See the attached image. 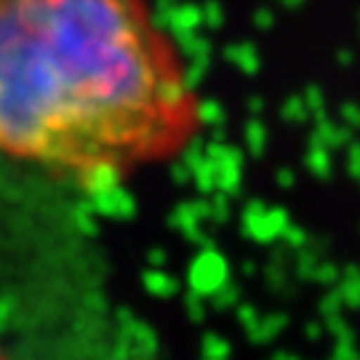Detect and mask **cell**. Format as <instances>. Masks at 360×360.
Here are the masks:
<instances>
[{"instance_id":"7a4b0ae2","label":"cell","mask_w":360,"mask_h":360,"mask_svg":"<svg viewBox=\"0 0 360 360\" xmlns=\"http://www.w3.org/2000/svg\"><path fill=\"white\" fill-rule=\"evenodd\" d=\"M0 360H6V358H3V355H0Z\"/></svg>"},{"instance_id":"6da1fadb","label":"cell","mask_w":360,"mask_h":360,"mask_svg":"<svg viewBox=\"0 0 360 360\" xmlns=\"http://www.w3.org/2000/svg\"><path fill=\"white\" fill-rule=\"evenodd\" d=\"M200 126L150 0H0V153L75 181L166 160Z\"/></svg>"}]
</instances>
